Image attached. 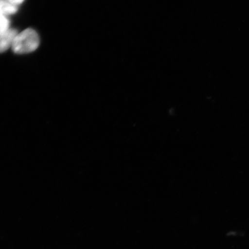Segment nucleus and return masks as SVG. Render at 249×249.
Listing matches in <instances>:
<instances>
[{
  "label": "nucleus",
  "instance_id": "obj_2",
  "mask_svg": "<svg viewBox=\"0 0 249 249\" xmlns=\"http://www.w3.org/2000/svg\"><path fill=\"white\" fill-rule=\"evenodd\" d=\"M18 31L15 29H0V53L12 48L14 40L17 36Z\"/></svg>",
  "mask_w": 249,
  "mask_h": 249
},
{
  "label": "nucleus",
  "instance_id": "obj_5",
  "mask_svg": "<svg viewBox=\"0 0 249 249\" xmlns=\"http://www.w3.org/2000/svg\"><path fill=\"white\" fill-rule=\"evenodd\" d=\"M8 1L16 6L22 4L24 0H7Z\"/></svg>",
  "mask_w": 249,
  "mask_h": 249
},
{
  "label": "nucleus",
  "instance_id": "obj_1",
  "mask_svg": "<svg viewBox=\"0 0 249 249\" xmlns=\"http://www.w3.org/2000/svg\"><path fill=\"white\" fill-rule=\"evenodd\" d=\"M39 45V37L35 30L27 29L18 34L12 46L17 54H27L35 51Z\"/></svg>",
  "mask_w": 249,
  "mask_h": 249
},
{
  "label": "nucleus",
  "instance_id": "obj_3",
  "mask_svg": "<svg viewBox=\"0 0 249 249\" xmlns=\"http://www.w3.org/2000/svg\"><path fill=\"white\" fill-rule=\"evenodd\" d=\"M18 11L17 6L12 4L7 0H0V12L6 16L13 15Z\"/></svg>",
  "mask_w": 249,
  "mask_h": 249
},
{
  "label": "nucleus",
  "instance_id": "obj_4",
  "mask_svg": "<svg viewBox=\"0 0 249 249\" xmlns=\"http://www.w3.org/2000/svg\"><path fill=\"white\" fill-rule=\"evenodd\" d=\"M10 21H9L7 16L0 12V29H8L9 28Z\"/></svg>",
  "mask_w": 249,
  "mask_h": 249
}]
</instances>
